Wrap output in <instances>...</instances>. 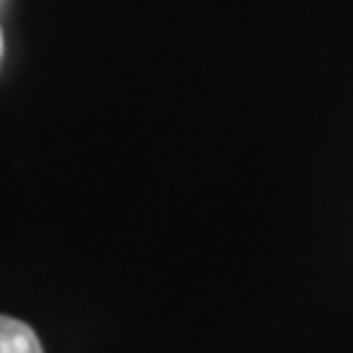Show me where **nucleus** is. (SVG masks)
Here are the masks:
<instances>
[{
	"mask_svg": "<svg viewBox=\"0 0 353 353\" xmlns=\"http://www.w3.org/2000/svg\"><path fill=\"white\" fill-rule=\"evenodd\" d=\"M0 353H45L34 330L21 319L0 314Z\"/></svg>",
	"mask_w": 353,
	"mask_h": 353,
	"instance_id": "1",
	"label": "nucleus"
},
{
	"mask_svg": "<svg viewBox=\"0 0 353 353\" xmlns=\"http://www.w3.org/2000/svg\"><path fill=\"white\" fill-rule=\"evenodd\" d=\"M0 55H3V34H0Z\"/></svg>",
	"mask_w": 353,
	"mask_h": 353,
	"instance_id": "2",
	"label": "nucleus"
}]
</instances>
